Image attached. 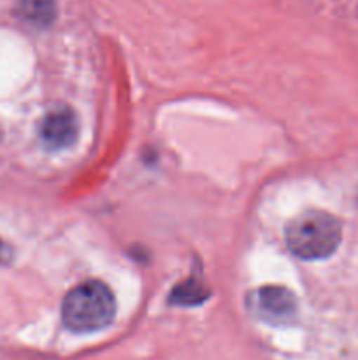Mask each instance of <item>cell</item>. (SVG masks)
I'll use <instances>...</instances> for the list:
<instances>
[{"label": "cell", "mask_w": 358, "mask_h": 360, "mask_svg": "<svg viewBox=\"0 0 358 360\" xmlns=\"http://www.w3.org/2000/svg\"><path fill=\"white\" fill-rule=\"evenodd\" d=\"M114 315V294L98 280L83 281L63 299V323L74 333H95L104 329L112 322Z\"/></svg>", "instance_id": "6da1fadb"}, {"label": "cell", "mask_w": 358, "mask_h": 360, "mask_svg": "<svg viewBox=\"0 0 358 360\" xmlns=\"http://www.w3.org/2000/svg\"><path fill=\"white\" fill-rule=\"evenodd\" d=\"M343 239V227L336 217L311 210L298 214L286 227V245L302 260H321L336 253Z\"/></svg>", "instance_id": "7a4b0ae2"}, {"label": "cell", "mask_w": 358, "mask_h": 360, "mask_svg": "<svg viewBox=\"0 0 358 360\" xmlns=\"http://www.w3.org/2000/svg\"><path fill=\"white\" fill-rule=\"evenodd\" d=\"M79 125L70 108L51 109L41 123V139L49 150H63L77 139Z\"/></svg>", "instance_id": "3957f363"}, {"label": "cell", "mask_w": 358, "mask_h": 360, "mask_svg": "<svg viewBox=\"0 0 358 360\" xmlns=\"http://www.w3.org/2000/svg\"><path fill=\"white\" fill-rule=\"evenodd\" d=\"M258 309L267 322H290L295 315V297L283 287H265L258 292Z\"/></svg>", "instance_id": "277c9868"}, {"label": "cell", "mask_w": 358, "mask_h": 360, "mask_svg": "<svg viewBox=\"0 0 358 360\" xmlns=\"http://www.w3.org/2000/svg\"><path fill=\"white\" fill-rule=\"evenodd\" d=\"M16 11L28 23L46 27L55 20V0H18Z\"/></svg>", "instance_id": "5b68a950"}, {"label": "cell", "mask_w": 358, "mask_h": 360, "mask_svg": "<svg viewBox=\"0 0 358 360\" xmlns=\"http://www.w3.org/2000/svg\"><path fill=\"white\" fill-rule=\"evenodd\" d=\"M209 297V290L197 280H186L172 290L171 302L179 306H197L202 304Z\"/></svg>", "instance_id": "8992f818"}, {"label": "cell", "mask_w": 358, "mask_h": 360, "mask_svg": "<svg viewBox=\"0 0 358 360\" xmlns=\"http://www.w3.org/2000/svg\"><path fill=\"white\" fill-rule=\"evenodd\" d=\"M11 259H13V252H11V248L6 245V243L0 241V266L9 262Z\"/></svg>", "instance_id": "52a82bcc"}]
</instances>
